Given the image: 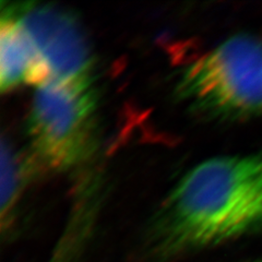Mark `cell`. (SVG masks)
Segmentation results:
<instances>
[{"label":"cell","mask_w":262,"mask_h":262,"mask_svg":"<svg viewBox=\"0 0 262 262\" xmlns=\"http://www.w3.org/2000/svg\"><path fill=\"white\" fill-rule=\"evenodd\" d=\"M262 228V155L212 158L179 180L151 220L149 252L169 258Z\"/></svg>","instance_id":"cell-1"},{"label":"cell","mask_w":262,"mask_h":262,"mask_svg":"<svg viewBox=\"0 0 262 262\" xmlns=\"http://www.w3.org/2000/svg\"><path fill=\"white\" fill-rule=\"evenodd\" d=\"M45 71L27 32L12 14L3 9L0 22V89L3 92L45 83Z\"/></svg>","instance_id":"cell-5"},{"label":"cell","mask_w":262,"mask_h":262,"mask_svg":"<svg viewBox=\"0 0 262 262\" xmlns=\"http://www.w3.org/2000/svg\"><path fill=\"white\" fill-rule=\"evenodd\" d=\"M12 14L34 45L45 82L94 84V61L78 19L59 7L37 3L10 4Z\"/></svg>","instance_id":"cell-4"},{"label":"cell","mask_w":262,"mask_h":262,"mask_svg":"<svg viewBox=\"0 0 262 262\" xmlns=\"http://www.w3.org/2000/svg\"><path fill=\"white\" fill-rule=\"evenodd\" d=\"M176 94L208 117L238 118L262 112V42L229 37L184 70Z\"/></svg>","instance_id":"cell-2"},{"label":"cell","mask_w":262,"mask_h":262,"mask_svg":"<svg viewBox=\"0 0 262 262\" xmlns=\"http://www.w3.org/2000/svg\"><path fill=\"white\" fill-rule=\"evenodd\" d=\"M260 262H262V261H260Z\"/></svg>","instance_id":"cell-7"},{"label":"cell","mask_w":262,"mask_h":262,"mask_svg":"<svg viewBox=\"0 0 262 262\" xmlns=\"http://www.w3.org/2000/svg\"><path fill=\"white\" fill-rule=\"evenodd\" d=\"M10 146L3 143L2 149V215L3 223L12 214L20 192L22 166Z\"/></svg>","instance_id":"cell-6"},{"label":"cell","mask_w":262,"mask_h":262,"mask_svg":"<svg viewBox=\"0 0 262 262\" xmlns=\"http://www.w3.org/2000/svg\"><path fill=\"white\" fill-rule=\"evenodd\" d=\"M96 110L94 84L45 82L36 86L27 130L37 162L55 171L84 163L95 149Z\"/></svg>","instance_id":"cell-3"}]
</instances>
